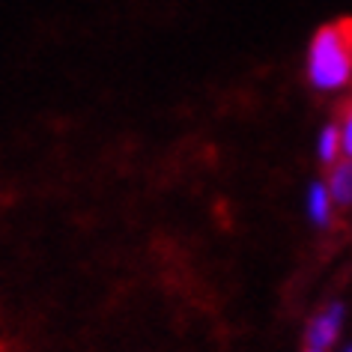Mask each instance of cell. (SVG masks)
<instances>
[{"label":"cell","instance_id":"7a4b0ae2","mask_svg":"<svg viewBox=\"0 0 352 352\" xmlns=\"http://www.w3.org/2000/svg\"><path fill=\"white\" fill-rule=\"evenodd\" d=\"M343 305H329L325 311H320L307 325V334H305V343L307 349H329L340 334V325H343Z\"/></svg>","mask_w":352,"mask_h":352},{"label":"cell","instance_id":"277c9868","mask_svg":"<svg viewBox=\"0 0 352 352\" xmlns=\"http://www.w3.org/2000/svg\"><path fill=\"white\" fill-rule=\"evenodd\" d=\"M329 195L334 206H352V158H340L338 164L329 167Z\"/></svg>","mask_w":352,"mask_h":352},{"label":"cell","instance_id":"5b68a950","mask_svg":"<svg viewBox=\"0 0 352 352\" xmlns=\"http://www.w3.org/2000/svg\"><path fill=\"white\" fill-rule=\"evenodd\" d=\"M316 158L325 164V167H331V164H338L340 158H343V146H340V129H338V122H329V126H322L320 129V135H316Z\"/></svg>","mask_w":352,"mask_h":352},{"label":"cell","instance_id":"ba28073f","mask_svg":"<svg viewBox=\"0 0 352 352\" xmlns=\"http://www.w3.org/2000/svg\"><path fill=\"white\" fill-rule=\"evenodd\" d=\"M346 352H352V346H349V349H346Z\"/></svg>","mask_w":352,"mask_h":352},{"label":"cell","instance_id":"3957f363","mask_svg":"<svg viewBox=\"0 0 352 352\" xmlns=\"http://www.w3.org/2000/svg\"><path fill=\"white\" fill-rule=\"evenodd\" d=\"M305 212L316 227H329L331 224L334 200H331L325 182H311V188H307V195H305Z\"/></svg>","mask_w":352,"mask_h":352},{"label":"cell","instance_id":"8992f818","mask_svg":"<svg viewBox=\"0 0 352 352\" xmlns=\"http://www.w3.org/2000/svg\"><path fill=\"white\" fill-rule=\"evenodd\" d=\"M340 129V146H343V158H352V104L343 111V117L338 122Z\"/></svg>","mask_w":352,"mask_h":352},{"label":"cell","instance_id":"52a82bcc","mask_svg":"<svg viewBox=\"0 0 352 352\" xmlns=\"http://www.w3.org/2000/svg\"><path fill=\"white\" fill-rule=\"evenodd\" d=\"M305 352H322V349H305Z\"/></svg>","mask_w":352,"mask_h":352},{"label":"cell","instance_id":"6da1fadb","mask_svg":"<svg viewBox=\"0 0 352 352\" xmlns=\"http://www.w3.org/2000/svg\"><path fill=\"white\" fill-rule=\"evenodd\" d=\"M307 84L320 93H340L352 84V21L322 24L307 42Z\"/></svg>","mask_w":352,"mask_h":352}]
</instances>
